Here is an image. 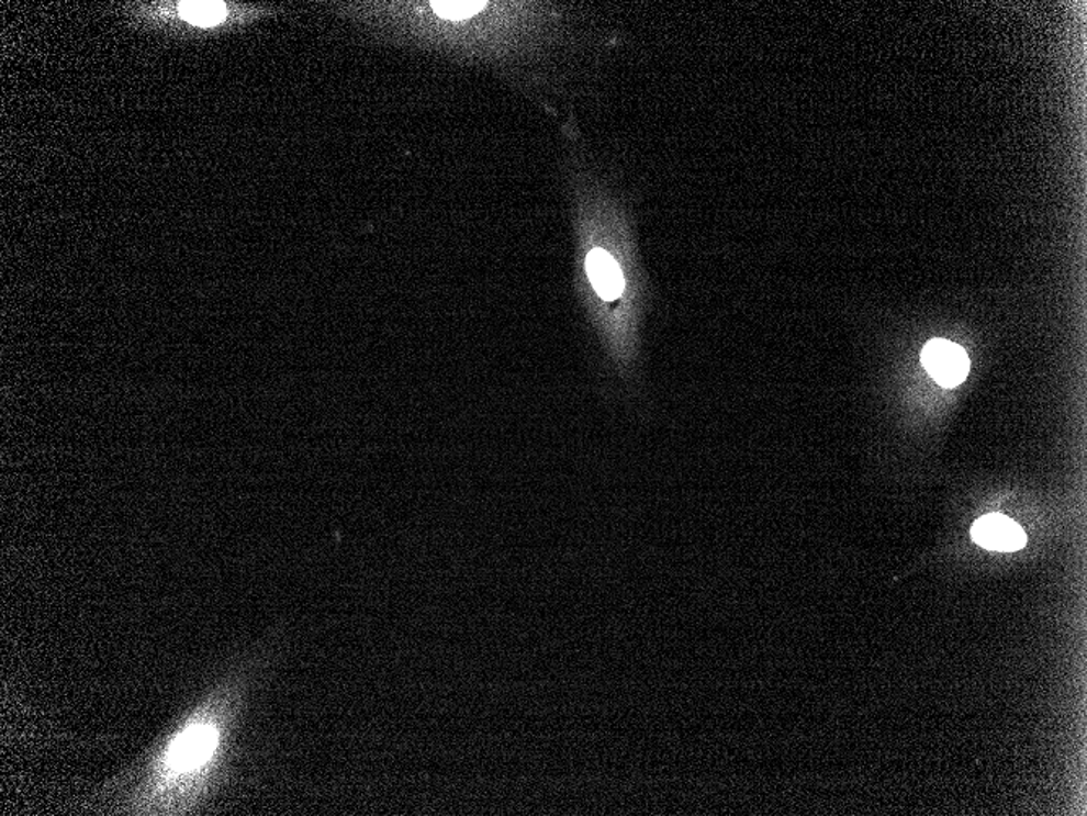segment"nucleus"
Instances as JSON below:
<instances>
[{
  "mask_svg": "<svg viewBox=\"0 0 1087 816\" xmlns=\"http://www.w3.org/2000/svg\"><path fill=\"white\" fill-rule=\"evenodd\" d=\"M217 725L208 719H199L186 725L181 734L171 740L160 763V774L165 782L188 781L195 772H201L214 757L217 747Z\"/></svg>",
  "mask_w": 1087,
  "mask_h": 816,
  "instance_id": "f257e3e1",
  "label": "nucleus"
},
{
  "mask_svg": "<svg viewBox=\"0 0 1087 816\" xmlns=\"http://www.w3.org/2000/svg\"><path fill=\"white\" fill-rule=\"evenodd\" d=\"M921 362L934 382L944 388L964 382L971 367L967 353L959 344L946 339L930 340L921 353Z\"/></svg>",
  "mask_w": 1087,
  "mask_h": 816,
  "instance_id": "f03ea898",
  "label": "nucleus"
},
{
  "mask_svg": "<svg viewBox=\"0 0 1087 816\" xmlns=\"http://www.w3.org/2000/svg\"><path fill=\"white\" fill-rule=\"evenodd\" d=\"M972 538L982 548L1001 552L1018 551L1028 543L1024 529L1001 514L978 518L972 527Z\"/></svg>",
  "mask_w": 1087,
  "mask_h": 816,
  "instance_id": "7ed1b4c3",
  "label": "nucleus"
},
{
  "mask_svg": "<svg viewBox=\"0 0 1087 816\" xmlns=\"http://www.w3.org/2000/svg\"><path fill=\"white\" fill-rule=\"evenodd\" d=\"M586 272L597 295L606 302L619 299L624 292V276L613 256L604 249H593L586 258Z\"/></svg>",
  "mask_w": 1087,
  "mask_h": 816,
  "instance_id": "20e7f679",
  "label": "nucleus"
},
{
  "mask_svg": "<svg viewBox=\"0 0 1087 816\" xmlns=\"http://www.w3.org/2000/svg\"><path fill=\"white\" fill-rule=\"evenodd\" d=\"M180 10L186 22L199 26L217 25L227 13L222 2H182Z\"/></svg>",
  "mask_w": 1087,
  "mask_h": 816,
  "instance_id": "39448f33",
  "label": "nucleus"
},
{
  "mask_svg": "<svg viewBox=\"0 0 1087 816\" xmlns=\"http://www.w3.org/2000/svg\"><path fill=\"white\" fill-rule=\"evenodd\" d=\"M432 9L437 15L448 20H462L475 15L485 9V2H432Z\"/></svg>",
  "mask_w": 1087,
  "mask_h": 816,
  "instance_id": "423d86ee",
  "label": "nucleus"
}]
</instances>
